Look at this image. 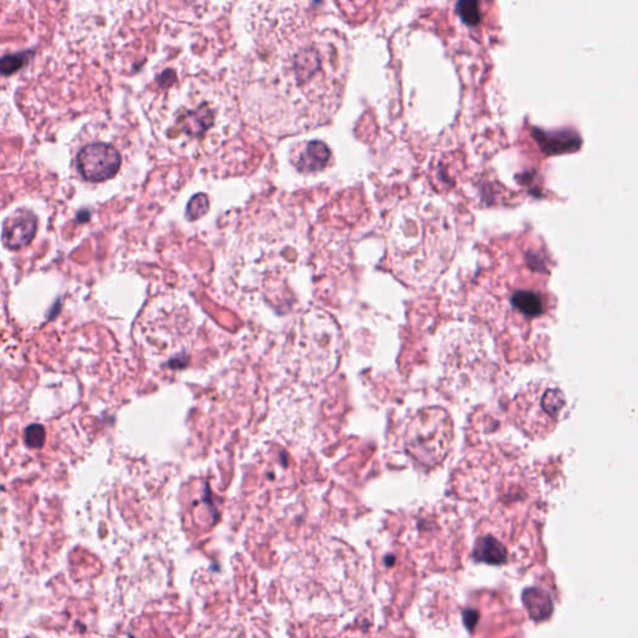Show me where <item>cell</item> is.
Instances as JSON below:
<instances>
[{
	"instance_id": "obj_8",
	"label": "cell",
	"mask_w": 638,
	"mask_h": 638,
	"mask_svg": "<svg viewBox=\"0 0 638 638\" xmlns=\"http://www.w3.org/2000/svg\"><path fill=\"white\" fill-rule=\"evenodd\" d=\"M331 161V150L322 141H311L294 160V166L304 173L323 170Z\"/></svg>"
},
{
	"instance_id": "obj_3",
	"label": "cell",
	"mask_w": 638,
	"mask_h": 638,
	"mask_svg": "<svg viewBox=\"0 0 638 638\" xmlns=\"http://www.w3.org/2000/svg\"><path fill=\"white\" fill-rule=\"evenodd\" d=\"M453 441V423L444 409L425 408L409 423L404 445L409 455L424 466L445 459Z\"/></svg>"
},
{
	"instance_id": "obj_1",
	"label": "cell",
	"mask_w": 638,
	"mask_h": 638,
	"mask_svg": "<svg viewBox=\"0 0 638 638\" xmlns=\"http://www.w3.org/2000/svg\"><path fill=\"white\" fill-rule=\"evenodd\" d=\"M347 49L333 30H304L277 40L251 65L249 116L266 131L296 134L322 125L338 109Z\"/></svg>"
},
{
	"instance_id": "obj_7",
	"label": "cell",
	"mask_w": 638,
	"mask_h": 638,
	"mask_svg": "<svg viewBox=\"0 0 638 638\" xmlns=\"http://www.w3.org/2000/svg\"><path fill=\"white\" fill-rule=\"evenodd\" d=\"M38 230V218L29 211H19L4 224L1 240L9 249H19L32 242Z\"/></svg>"
},
{
	"instance_id": "obj_13",
	"label": "cell",
	"mask_w": 638,
	"mask_h": 638,
	"mask_svg": "<svg viewBox=\"0 0 638 638\" xmlns=\"http://www.w3.org/2000/svg\"><path fill=\"white\" fill-rule=\"evenodd\" d=\"M44 441V432L39 425H32L26 432V441L32 447H38Z\"/></svg>"
},
{
	"instance_id": "obj_14",
	"label": "cell",
	"mask_w": 638,
	"mask_h": 638,
	"mask_svg": "<svg viewBox=\"0 0 638 638\" xmlns=\"http://www.w3.org/2000/svg\"><path fill=\"white\" fill-rule=\"evenodd\" d=\"M464 622H465L467 628L472 630V627L476 625V622H478V613L475 612V611H472V610L466 611L464 613Z\"/></svg>"
},
{
	"instance_id": "obj_4",
	"label": "cell",
	"mask_w": 638,
	"mask_h": 638,
	"mask_svg": "<svg viewBox=\"0 0 638 638\" xmlns=\"http://www.w3.org/2000/svg\"><path fill=\"white\" fill-rule=\"evenodd\" d=\"M561 390L549 383L530 384L514 402L517 425L532 438L551 433L566 410Z\"/></svg>"
},
{
	"instance_id": "obj_10",
	"label": "cell",
	"mask_w": 638,
	"mask_h": 638,
	"mask_svg": "<svg viewBox=\"0 0 638 638\" xmlns=\"http://www.w3.org/2000/svg\"><path fill=\"white\" fill-rule=\"evenodd\" d=\"M474 557L478 561L486 562L490 565H501L506 561L508 551L498 539L487 535L476 541L474 549Z\"/></svg>"
},
{
	"instance_id": "obj_12",
	"label": "cell",
	"mask_w": 638,
	"mask_h": 638,
	"mask_svg": "<svg viewBox=\"0 0 638 638\" xmlns=\"http://www.w3.org/2000/svg\"><path fill=\"white\" fill-rule=\"evenodd\" d=\"M209 210V201L204 195H197L192 198L187 207V218L190 220H197L204 216V212Z\"/></svg>"
},
{
	"instance_id": "obj_5",
	"label": "cell",
	"mask_w": 638,
	"mask_h": 638,
	"mask_svg": "<svg viewBox=\"0 0 638 638\" xmlns=\"http://www.w3.org/2000/svg\"><path fill=\"white\" fill-rule=\"evenodd\" d=\"M77 168L84 179L102 182L113 179L122 166V156L115 147L95 142L83 147L77 153Z\"/></svg>"
},
{
	"instance_id": "obj_6",
	"label": "cell",
	"mask_w": 638,
	"mask_h": 638,
	"mask_svg": "<svg viewBox=\"0 0 638 638\" xmlns=\"http://www.w3.org/2000/svg\"><path fill=\"white\" fill-rule=\"evenodd\" d=\"M215 124V110L210 104H197L195 109L179 110L173 122V128L177 134L185 135L187 139L197 140L204 137Z\"/></svg>"
},
{
	"instance_id": "obj_9",
	"label": "cell",
	"mask_w": 638,
	"mask_h": 638,
	"mask_svg": "<svg viewBox=\"0 0 638 638\" xmlns=\"http://www.w3.org/2000/svg\"><path fill=\"white\" fill-rule=\"evenodd\" d=\"M523 603L529 617L534 621H545L554 611V603L548 591L540 588L523 590Z\"/></svg>"
},
{
	"instance_id": "obj_2",
	"label": "cell",
	"mask_w": 638,
	"mask_h": 638,
	"mask_svg": "<svg viewBox=\"0 0 638 638\" xmlns=\"http://www.w3.org/2000/svg\"><path fill=\"white\" fill-rule=\"evenodd\" d=\"M530 253L531 249H528L521 255L519 275L515 278H512V275H509V280L498 278L504 284H500L499 289H490L492 292H499V294L492 293L495 297L499 296L498 308H494V313L500 314V318L496 319V322L506 326H520L523 329L529 328V331L531 326L539 325V322L548 318L551 309L549 294L546 293L543 284L540 283L543 272V260L530 269L529 275L523 273ZM499 314L495 316V318Z\"/></svg>"
},
{
	"instance_id": "obj_11",
	"label": "cell",
	"mask_w": 638,
	"mask_h": 638,
	"mask_svg": "<svg viewBox=\"0 0 638 638\" xmlns=\"http://www.w3.org/2000/svg\"><path fill=\"white\" fill-rule=\"evenodd\" d=\"M30 51H24V52H17V54H9L3 58H0V74L8 77L12 75L15 71L21 69L26 61L29 60Z\"/></svg>"
}]
</instances>
